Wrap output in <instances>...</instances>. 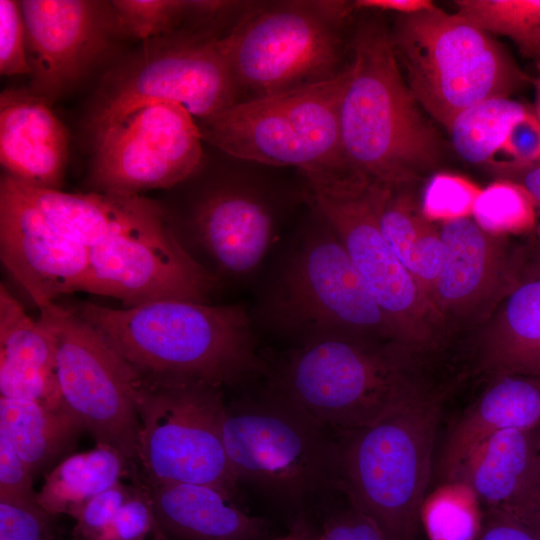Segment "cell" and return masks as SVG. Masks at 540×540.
Returning a JSON list of instances; mask_svg holds the SVG:
<instances>
[{
    "mask_svg": "<svg viewBox=\"0 0 540 540\" xmlns=\"http://www.w3.org/2000/svg\"><path fill=\"white\" fill-rule=\"evenodd\" d=\"M98 329L138 377L235 386L266 371L246 310L162 300L111 308H72Z\"/></svg>",
    "mask_w": 540,
    "mask_h": 540,
    "instance_id": "1",
    "label": "cell"
},
{
    "mask_svg": "<svg viewBox=\"0 0 540 540\" xmlns=\"http://www.w3.org/2000/svg\"><path fill=\"white\" fill-rule=\"evenodd\" d=\"M340 109L348 168L390 189H403L436 166L441 144L399 68L391 35L380 21L362 23Z\"/></svg>",
    "mask_w": 540,
    "mask_h": 540,
    "instance_id": "2",
    "label": "cell"
},
{
    "mask_svg": "<svg viewBox=\"0 0 540 540\" xmlns=\"http://www.w3.org/2000/svg\"><path fill=\"white\" fill-rule=\"evenodd\" d=\"M396 343L324 337L282 361L271 390L335 431L370 425L431 391Z\"/></svg>",
    "mask_w": 540,
    "mask_h": 540,
    "instance_id": "3",
    "label": "cell"
},
{
    "mask_svg": "<svg viewBox=\"0 0 540 540\" xmlns=\"http://www.w3.org/2000/svg\"><path fill=\"white\" fill-rule=\"evenodd\" d=\"M444 395L430 391L378 421L338 437V489L387 540H415Z\"/></svg>",
    "mask_w": 540,
    "mask_h": 540,
    "instance_id": "4",
    "label": "cell"
},
{
    "mask_svg": "<svg viewBox=\"0 0 540 540\" xmlns=\"http://www.w3.org/2000/svg\"><path fill=\"white\" fill-rule=\"evenodd\" d=\"M222 440L239 484L279 503L338 489L337 432L271 389L226 405Z\"/></svg>",
    "mask_w": 540,
    "mask_h": 540,
    "instance_id": "5",
    "label": "cell"
},
{
    "mask_svg": "<svg viewBox=\"0 0 540 540\" xmlns=\"http://www.w3.org/2000/svg\"><path fill=\"white\" fill-rule=\"evenodd\" d=\"M349 77L350 66L322 82L239 100L200 120L202 139L235 158L293 166L303 175L353 173L340 135Z\"/></svg>",
    "mask_w": 540,
    "mask_h": 540,
    "instance_id": "6",
    "label": "cell"
},
{
    "mask_svg": "<svg viewBox=\"0 0 540 540\" xmlns=\"http://www.w3.org/2000/svg\"><path fill=\"white\" fill-rule=\"evenodd\" d=\"M391 38L415 100L447 130L463 111L527 80L488 33L437 6L401 15Z\"/></svg>",
    "mask_w": 540,
    "mask_h": 540,
    "instance_id": "7",
    "label": "cell"
},
{
    "mask_svg": "<svg viewBox=\"0 0 540 540\" xmlns=\"http://www.w3.org/2000/svg\"><path fill=\"white\" fill-rule=\"evenodd\" d=\"M308 196L386 315L396 342L415 353L438 344L444 323L382 233L386 187L356 174L304 175Z\"/></svg>",
    "mask_w": 540,
    "mask_h": 540,
    "instance_id": "8",
    "label": "cell"
},
{
    "mask_svg": "<svg viewBox=\"0 0 540 540\" xmlns=\"http://www.w3.org/2000/svg\"><path fill=\"white\" fill-rule=\"evenodd\" d=\"M222 389L205 382L137 375L138 469L144 484H202L238 502L240 484L222 440Z\"/></svg>",
    "mask_w": 540,
    "mask_h": 540,
    "instance_id": "9",
    "label": "cell"
},
{
    "mask_svg": "<svg viewBox=\"0 0 540 540\" xmlns=\"http://www.w3.org/2000/svg\"><path fill=\"white\" fill-rule=\"evenodd\" d=\"M344 1L290 2L246 14L220 38L239 91L252 98L322 82L338 75V23Z\"/></svg>",
    "mask_w": 540,
    "mask_h": 540,
    "instance_id": "10",
    "label": "cell"
},
{
    "mask_svg": "<svg viewBox=\"0 0 540 540\" xmlns=\"http://www.w3.org/2000/svg\"><path fill=\"white\" fill-rule=\"evenodd\" d=\"M324 224L291 254L268 298L269 317L300 344L334 336L398 344L345 248Z\"/></svg>",
    "mask_w": 540,
    "mask_h": 540,
    "instance_id": "11",
    "label": "cell"
},
{
    "mask_svg": "<svg viewBox=\"0 0 540 540\" xmlns=\"http://www.w3.org/2000/svg\"><path fill=\"white\" fill-rule=\"evenodd\" d=\"M239 88L220 38L166 35L146 41L105 84L90 120L93 135L152 104L175 103L200 120L237 103Z\"/></svg>",
    "mask_w": 540,
    "mask_h": 540,
    "instance_id": "12",
    "label": "cell"
},
{
    "mask_svg": "<svg viewBox=\"0 0 540 540\" xmlns=\"http://www.w3.org/2000/svg\"><path fill=\"white\" fill-rule=\"evenodd\" d=\"M39 320L56 347V377L64 404L96 444L119 451L138 468L140 421L137 374L93 325L72 308L53 303Z\"/></svg>",
    "mask_w": 540,
    "mask_h": 540,
    "instance_id": "13",
    "label": "cell"
},
{
    "mask_svg": "<svg viewBox=\"0 0 540 540\" xmlns=\"http://www.w3.org/2000/svg\"><path fill=\"white\" fill-rule=\"evenodd\" d=\"M93 140L91 181L103 193L170 188L195 173L203 158L198 124L175 103L142 107Z\"/></svg>",
    "mask_w": 540,
    "mask_h": 540,
    "instance_id": "14",
    "label": "cell"
},
{
    "mask_svg": "<svg viewBox=\"0 0 540 540\" xmlns=\"http://www.w3.org/2000/svg\"><path fill=\"white\" fill-rule=\"evenodd\" d=\"M213 285L212 275L184 250L162 217L89 248L81 291L132 307L162 300L206 303Z\"/></svg>",
    "mask_w": 540,
    "mask_h": 540,
    "instance_id": "15",
    "label": "cell"
},
{
    "mask_svg": "<svg viewBox=\"0 0 540 540\" xmlns=\"http://www.w3.org/2000/svg\"><path fill=\"white\" fill-rule=\"evenodd\" d=\"M31 68L28 89L48 104L78 84L118 34L109 2L20 1Z\"/></svg>",
    "mask_w": 540,
    "mask_h": 540,
    "instance_id": "16",
    "label": "cell"
},
{
    "mask_svg": "<svg viewBox=\"0 0 540 540\" xmlns=\"http://www.w3.org/2000/svg\"><path fill=\"white\" fill-rule=\"evenodd\" d=\"M0 257L3 265L40 309L81 291L89 249L53 229L14 179L0 182Z\"/></svg>",
    "mask_w": 540,
    "mask_h": 540,
    "instance_id": "17",
    "label": "cell"
},
{
    "mask_svg": "<svg viewBox=\"0 0 540 540\" xmlns=\"http://www.w3.org/2000/svg\"><path fill=\"white\" fill-rule=\"evenodd\" d=\"M68 131L51 105L29 89L0 96V162L29 186L60 190L68 159Z\"/></svg>",
    "mask_w": 540,
    "mask_h": 540,
    "instance_id": "18",
    "label": "cell"
},
{
    "mask_svg": "<svg viewBox=\"0 0 540 540\" xmlns=\"http://www.w3.org/2000/svg\"><path fill=\"white\" fill-rule=\"evenodd\" d=\"M197 238L220 269L233 275L253 271L274 239V220L255 194L225 188L209 194L194 214Z\"/></svg>",
    "mask_w": 540,
    "mask_h": 540,
    "instance_id": "19",
    "label": "cell"
},
{
    "mask_svg": "<svg viewBox=\"0 0 540 540\" xmlns=\"http://www.w3.org/2000/svg\"><path fill=\"white\" fill-rule=\"evenodd\" d=\"M443 254L432 304L443 321L476 312L495 292L502 273L498 236L470 217L442 223Z\"/></svg>",
    "mask_w": 540,
    "mask_h": 540,
    "instance_id": "20",
    "label": "cell"
},
{
    "mask_svg": "<svg viewBox=\"0 0 540 540\" xmlns=\"http://www.w3.org/2000/svg\"><path fill=\"white\" fill-rule=\"evenodd\" d=\"M144 484V483H143ZM156 524L171 540H265L268 522L207 485L144 484Z\"/></svg>",
    "mask_w": 540,
    "mask_h": 540,
    "instance_id": "21",
    "label": "cell"
},
{
    "mask_svg": "<svg viewBox=\"0 0 540 540\" xmlns=\"http://www.w3.org/2000/svg\"><path fill=\"white\" fill-rule=\"evenodd\" d=\"M0 397L62 401L51 332L39 319H32L3 284L0 286Z\"/></svg>",
    "mask_w": 540,
    "mask_h": 540,
    "instance_id": "22",
    "label": "cell"
},
{
    "mask_svg": "<svg viewBox=\"0 0 540 540\" xmlns=\"http://www.w3.org/2000/svg\"><path fill=\"white\" fill-rule=\"evenodd\" d=\"M14 180L53 229L88 249L113 235L164 217L158 205L140 195L74 194Z\"/></svg>",
    "mask_w": 540,
    "mask_h": 540,
    "instance_id": "23",
    "label": "cell"
},
{
    "mask_svg": "<svg viewBox=\"0 0 540 540\" xmlns=\"http://www.w3.org/2000/svg\"><path fill=\"white\" fill-rule=\"evenodd\" d=\"M528 430L493 434L462 462L448 483L463 484L487 510L522 523L534 486Z\"/></svg>",
    "mask_w": 540,
    "mask_h": 540,
    "instance_id": "24",
    "label": "cell"
},
{
    "mask_svg": "<svg viewBox=\"0 0 540 540\" xmlns=\"http://www.w3.org/2000/svg\"><path fill=\"white\" fill-rule=\"evenodd\" d=\"M540 420V389L511 376L494 382L450 430L438 463L448 483L462 462L493 434L507 429H531Z\"/></svg>",
    "mask_w": 540,
    "mask_h": 540,
    "instance_id": "25",
    "label": "cell"
},
{
    "mask_svg": "<svg viewBox=\"0 0 540 540\" xmlns=\"http://www.w3.org/2000/svg\"><path fill=\"white\" fill-rule=\"evenodd\" d=\"M0 430L34 477L51 470L74 449L86 430L64 404L0 397Z\"/></svg>",
    "mask_w": 540,
    "mask_h": 540,
    "instance_id": "26",
    "label": "cell"
},
{
    "mask_svg": "<svg viewBox=\"0 0 540 540\" xmlns=\"http://www.w3.org/2000/svg\"><path fill=\"white\" fill-rule=\"evenodd\" d=\"M480 362L501 375L540 369V280L519 286L508 297L483 337Z\"/></svg>",
    "mask_w": 540,
    "mask_h": 540,
    "instance_id": "27",
    "label": "cell"
},
{
    "mask_svg": "<svg viewBox=\"0 0 540 540\" xmlns=\"http://www.w3.org/2000/svg\"><path fill=\"white\" fill-rule=\"evenodd\" d=\"M532 112L509 97L484 100L452 122L448 131L453 148L464 161L502 173L512 166L518 130Z\"/></svg>",
    "mask_w": 540,
    "mask_h": 540,
    "instance_id": "28",
    "label": "cell"
},
{
    "mask_svg": "<svg viewBox=\"0 0 540 540\" xmlns=\"http://www.w3.org/2000/svg\"><path fill=\"white\" fill-rule=\"evenodd\" d=\"M379 222L393 251L432 304L443 254L440 229L423 216L411 195L387 187L380 203Z\"/></svg>",
    "mask_w": 540,
    "mask_h": 540,
    "instance_id": "29",
    "label": "cell"
},
{
    "mask_svg": "<svg viewBox=\"0 0 540 540\" xmlns=\"http://www.w3.org/2000/svg\"><path fill=\"white\" fill-rule=\"evenodd\" d=\"M138 471L116 449L96 444L56 464L36 493V501L53 516L66 514L75 519L88 500Z\"/></svg>",
    "mask_w": 540,
    "mask_h": 540,
    "instance_id": "30",
    "label": "cell"
},
{
    "mask_svg": "<svg viewBox=\"0 0 540 540\" xmlns=\"http://www.w3.org/2000/svg\"><path fill=\"white\" fill-rule=\"evenodd\" d=\"M456 14L476 28L510 38L540 61V0H457Z\"/></svg>",
    "mask_w": 540,
    "mask_h": 540,
    "instance_id": "31",
    "label": "cell"
},
{
    "mask_svg": "<svg viewBox=\"0 0 540 540\" xmlns=\"http://www.w3.org/2000/svg\"><path fill=\"white\" fill-rule=\"evenodd\" d=\"M118 34L145 41L174 33L187 16L214 15L236 3L199 0H113L109 2Z\"/></svg>",
    "mask_w": 540,
    "mask_h": 540,
    "instance_id": "32",
    "label": "cell"
},
{
    "mask_svg": "<svg viewBox=\"0 0 540 540\" xmlns=\"http://www.w3.org/2000/svg\"><path fill=\"white\" fill-rule=\"evenodd\" d=\"M477 503L463 484L445 483L422 507L421 521L430 540H475L482 521Z\"/></svg>",
    "mask_w": 540,
    "mask_h": 540,
    "instance_id": "33",
    "label": "cell"
},
{
    "mask_svg": "<svg viewBox=\"0 0 540 540\" xmlns=\"http://www.w3.org/2000/svg\"><path fill=\"white\" fill-rule=\"evenodd\" d=\"M535 206L521 185L504 179L482 188L472 216L484 231L500 236L532 228L536 218Z\"/></svg>",
    "mask_w": 540,
    "mask_h": 540,
    "instance_id": "34",
    "label": "cell"
},
{
    "mask_svg": "<svg viewBox=\"0 0 540 540\" xmlns=\"http://www.w3.org/2000/svg\"><path fill=\"white\" fill-rule=\"evenodd\" d=\"M482 188L453 173L433 175L422 195L421 213L430 222L442 223L470 217Z\"/></svg>",
    "mask_w": 540,
    "mask_h": 540,
    "instance_id": "35",
    "label": "cell"
},
{
    "mask_svg": "<svg viewBox=\"0 0 540 540\" xmlns=\"http://www.w3.org/2000/svg\"><path fill=\"white\" fill-rule=\"evenodd\" d=\"M0 540H64L55 516L36 499L0 498Z\"/></svg>",
    "mask_w": 540,
    "mask_h": 540,
    "instance_id": "36",
    "label": "cell"
},
{
    "mask_svg": "<svg viewBox=\"0 0 540 540\" xmlns=\"http://www.w3.org/2000/svg\"><path fill=\"white\" fill-rule=\"evenodd\" d=\"M133 479L135 489L132 496L94 540H144L152 535L156 520L151 499L139 475Z\"/></svg>",
    "mask_w": 540,
    "mask_h": 540,
    "instance_id": "37",
    "label": "cell"
},
{
    "mask_svg": "<svg viewBox=\"0 0 540 540\" xmlns=\"http://www.w3.org/2000/svg\"><path fill=\"white\" fill-rule=\"evenodd\" d=\"M0 73L31 74L20 1L0 0Z\"/></svg>",
    "mask_w": 540,
    "mask_h": 540,
    "instance_id": "38",
    "label": "cell"
},
{
    "mask_svg": "<svg viewBox=\"0 0 540 540\" xmlns=\"http://www.w3.org/2000/svg\"><path fill=\"white\" fill-rule=\"evenodd\" d=\"M134 489L135 483L127 486L119 481L88 500L75 518L72 540H94L132 496Z\"/></svg>",
    "mask_w": 540,
    "mask_h": 540,
    "instance_id": "39",
    "label": "cell"
},
{
    "mask_svg": "<svg viewBox=\"0 0 540 540\" xmlns=\"http://www.w3.org/2000/svg\"><path fill=\"white\" fill-rule=\"evenodd\" d=\"M33 478L7 434L0 430V498L36 499Z\"/></svg>",
    "mask_w": 540,
    "mask_h": 540,
    "instance_id": "40",
    "label": "cell"
},
{
    "mask_svg": "<svg viewBox=\"0 0 540 540\" xmlns=\"http://www.w3.org/2000/svg\"><path fill=\"white\" fill-rule=\"evenodd\" d=\"M318 540H387L379 527L350 505L329 517L319 529Z\"/></svg>",
    "mask_w": 540,
    "mask_h": 540,
    "instance_id": "41",
    "label": "cell"
},
{
    "mask_svg": "<svg viewBox=\"0 0 540 540\" xmlns=\"http://www.w3.org/2000/svg\"><path fill=\"white\" fill-rule=\"evenodd\" d=\"M475 540H539L522 523L509 516L487 510Z\"/></svg>",
    "mask_w": 540,
    "mask_h": 540,
    "instance_id": "42",
    "label": "cell"
},
{
    "mask_svg": "<svg viewBox=\"0 0 540 540\" xmlns=\"http://www.w3.org/2000/svg\"><path fill=\"white\" fill-rule=\"evenodd\" d=\"M352 9H378L411 15L430 10L436 5L430 0H356Z\"/></svg>",
    "mask_w": 540,
    "mask_h": 540,
    "instance_id": "43",
    "label": "cell"
},
{
    "mask_svg": "<svg viewBox=\"0 0 540 540\" xmlns=\"http://www.w3.org/2000/svg\"><path fill=\"white\" fill-rule=\"evenodd\" d=\"M502 174L521 185L540 208V163L514 167Z\"/></svg>",
    "mask_w": 540,
    "mask_h": 540,
    "instance_id": "44",
    "label": "cell"
},
{
    "mask_svg": "<svg viewBox=\"0 0 540 540\" xmlns=\"http://www.w3.org/2000/svg\"><path fill=\"white\" fill-rule=\"evenodd\" d=\"M318 534L319 530L304 515L298 514L287 531L274 540H318Z\"/></svg>",
    "mask_w": 540,
    "mask_h": 540,
    "instance_id": "45",
    "label": "cell"
},
{
    "mask_svg": "<svg viewBox=\"0 0 540 540\" xmlns=\"http://www.w3.org/2000/svg\"><path fill=\"white\" fill-rule=\"evenodd\" d=\"M523 525L529 528L540 540V485L539 488L533 486Z\"/></svg>",
    "mask_w": 540,
    "mask_h": 540,
    "instance_id": "46",
    "label": "cell"
},
{
    "mask_svg": "<svg viewBox=\"0 0 540 540\" xmlns=\"http://www.w3.org/2000/svg\"><path fill=\"white\" fill-rule=\"evenodd\" d=\"M539 67H540V61H539ZM534 111L536 115L538 116V118L540 119V73L536 81V100H535Z\"/></svg>",
    "mask_w": 540,
    "mask_h": 540,
    "instance_id": "47",
    "label": "cell"
},
{
    "mask_svg": "<svg viewBox=\"0 0 540 540\" xmlns=\"http://www.w3.org/2000/svg\"><path fill=\"white\" fill-rule=\"evenodd\" d=\"M151 540H171V539H169L167 535L156 524L151 535Z\"/></svg>",
    "mask_w": 540,
    "mask_h": 540,
    "instance_id": "48",
    "label": "cell"
}]
</instances>
